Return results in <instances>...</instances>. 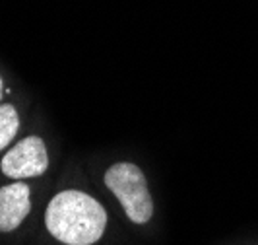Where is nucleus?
I'll list each match as a JSON object with an SVG mask.
<instances>
[{"label": "nucleus", "mask_w": 258, "mask_h": 245, "mask_svg": "<svg viewBox=\"0 0 258 245\" xmlns=\"http://www.w3.org/2000/svg\"><path fill=\"white\" fill-rule=\"evenodd\" d=\"M45 224L52 237L66 245L99 241L107 226L105 208L82 191H62L47 207Z\"/></svg>", "instance_id": "f257e3e1"}, {"label": "nucleus", "mask_w": 258, "mask_h": 245, "mask_svg": "<svg viewBox=\"0 0 258 245\" xmlns=\"http://www.w3.org/2000/svg\"><path fill=\"white\" fill-rule=\"evenodd\" d=\"M105 185L113 191L126 216L136 224H146L154 214V201L148 191V183L142 169L134 164L120 162L105 173Z\"/></svg>", "instance_id": "f03ea898"}, {"label": "nucleus", "mask_w": 258, "mask_h": 245, "mask_svg": "<svg viewBox=\"0 0 258 245\" xmlns=\"http://www.w3.org/2000/svg\"><path fill=\"white\" fill-rule=\"evenodd\" d=\"M49 168V156L45 142L39 136H27L18 142L8 154L2 158L0 169L4 175L12 179L24 177H37Z\"/></svg>", "instance_id": "7ed1b4c3"}, {"label": "nucleus", "mask_w": 258, "mask_h": 245, "mask_svg": "<svg viewBox=\"0 0 258 245\" xmlns=\"http://www.w3.org/2000/svg\"><path fill=\"white\" fill-rule=\"evenodd\" d=\"M31 210L29 187L26 183H12L0 187V232L16 230Z\"/></svg>", "instance_id": "20e7f679"}, {"label": "nucleus", "mask_w": 258, "mask_h": 245, "mask_svg": "<svg viewBox=\"0 0 258 245\" xmlns=\"http://www.w3.org/2000/svg\"><path fill=\"white\" fill-rule=\"evenodd\" d=\"M20 117L14 105H0V150H4L16 138Z\"/></svg>", "instance_id": "39448f33"}, {"label": "nucleus", "mask_w": 258, "mask_h": 245, "mask_svg": "<svg viewBox=\"0 0 258 245\" xmlns=\"http://www.w3.org/2000/svg\"><path fill=\"white\" fill-rule=\"evenodd\" d=\"M2 93H4V88H2V78H0V97H2Z\"/></svg>", "instance_id": "423d86ee"}]
</instances>
